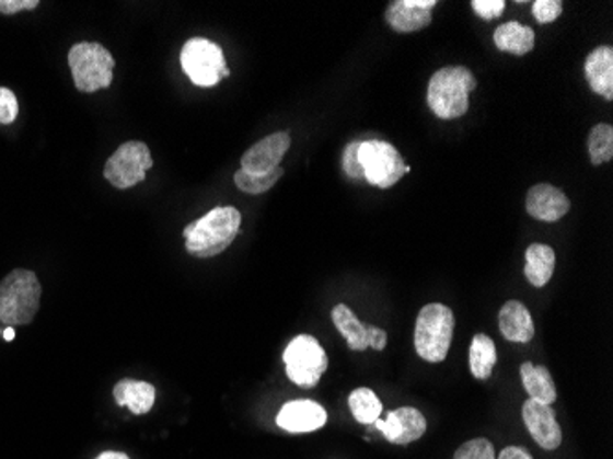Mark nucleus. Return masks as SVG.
Wrapping results in <instances>:
<instances>
[{
  "label": "nucleus",
  "instance_id": "obj_1",
  "mask_svg": "<svg viewBox=\"0 0 613 459\" xmlns=\"http://www.w3.org/2000/svg\"><path fill=\"white\" fill-rule=\"evenodd\" d=\"M241 230V211L219 206L184 228L186 252L195 257H213L224 252Z\"/></svg>",
  "mask_w": 613,
  "mask_h": 459
},
{
  "label": "nucleus",
  "instance_id": "obj_2",
  "mask_svg": "<svg viewBox=\"0 0 613 459\" xmlns=\"http://www.w3.org/2000/svg\"><path fill=\"white\" fill-rule=\"evenodd\" d=\"M43 287L35 273L15 268L0 279V322L7 328L28 325L39 312Z\"/></svg>",
  "mask_w": 613,
  "mask_h": 459
},
{
  "label": "nucleus",
  "instance_id": "obj_3",
  "mask_svg": "<svg viewBox=\"0 0 613 459\" xmlns=\"http://www.w3.org/2000/svg\"><path fill=\"white\" fill-rule=\"evenodd\" d=\"M476 85V78L466 67H444L428 83L426 102L438 118H461L469 111V96Z\"/></svg>",
  "mask_w": 613,
  "mask_h": 459
},
{
  "label": "nucleus",
  "instance_id": "obj_4",
  "mask_svg": "<svg viewBox=\"0 0 613 459\" xmlns=\"http://www.w3.org/2000/svg\"><path fill=\"white\" fill-rule=\"evenodd\" d=\"M455 318L450 307L428 303L415 322V352L426 363H443L454 336Z\"/></svg>",
  "mask_w": 613,
  "mask_h": 459
},
{
  "label": "nucleus",
  "instance_id": "obj_5",
  "mask_svg": "<svg viewBox=\"0 0 613 459\" xmlns=\"http://www.w3.org/2000/svg\"><path fill=\"white\" fill-rule=\"evenodd\" d=\"M113 54L100 43H78L69 51V67L76 89L85 94L108 89L113 83Z\"/></svg>",
  "mask_w": 613,
  "mask_h": 459
},
{
  "label": "nucleus",
  "instance_id": "obj_6",
  "mask_svg": "<svg viewBox=\"0 0 613 459\" xmlns=\"http://www.w3.org/2000/svg\"><path fill=\"white\" fill-rule=\"evenodd\" d=\"M181 65L184 74L194 85L216 87L222 78L230 76L221 46L206 37H192L182 46Z\"/></svg>",
  "mask_w": 613,
  "mask_h": 459
},
{
  "label": "nucleus",
  "instance_id": "obj_7",
  "mask_svg": "<svg viewBox=\"0 0 613 459\" xmlns=\"http://www.w3.org/2000/svg\"><path fill=\"white\" fill-rule=\"evenodd\" d=\"M358 162L362 168L363 181L381 190L395 186L412 170L404 162L403 154L398 153L397 148L384 140L360 142Z\"/></svg>",
  "mask_w": 613,
  "mask_h": 459
},
{
  "label": "nucleus",
  "instance_id": "obj_8",
  "mask_svg": "<svg viewBox=\"0 0 613 459\" xmlns=\"http://www.w3.org/2000/svg\"><path fill=\"white\" fill-rule=\"evenodd\" d=\"M284 363L287 377L296 386L314 388L322 379V375L327 371L329 358L314 336L300 335L296 336L294 341H290L285 349Z\"/></svg>",
  "mask_w": 613,
  "mask_h": 459
},
{
  "label": "nucleus",
  "instance_id": "obj_9",
  "mask_svg": "<svg viewBox=\"0 0 613 459\" xmlns=\"http://www.w3.org/2000/svg\"><path fill=\"white\" fill-rule=\"evenodd\" d=\"M153 168V157L148 146L138 140L122 144L103 168V176L118 190H129L143 182Z\"/></svg>",
  "mask_w": 613,
  "mask_h": 459
},
{
  "label": "nucleus",
  "instance_id": "obj_10",
  "mask_svg": "<svg viewBox=\"0 0 613 459\" xmlns=\"http://www.w3.org/2000/svg\"><path fill=\"white\" fill-rule=\"evenodd\" d=\"M522 417L529 434L544 450H557L563 445V431L551 404L529 399L523 403Z\"/></svg>",
  "mask_w": 613,
  "mask_h": 459
},
{
  "label": "nucleus",
  "instance_id": "obj_11",
  "mask_svg": "<svg viewBox=\"0 0 613 459\" xmlns=\"http://www.w3.org/2000/svg\"><path fill=\"white\" fill-rule=\"evenodd\" d=\"M290 142H292V140H290V135L289 133H285V130L268 135V137L263 138L259 142L254 144V146L243 154V159H241V170L246 171V173H252V175H265V173H270V171L281 165L285 153L289 151Z\"/></svg>",
  "mask_w": 613,
  "mask_h": 459
},
{
  "label": "nucleus",
  "instance_id": "obj_12",
  "mask_svg": "<svg viewBox=\"0 0 613 459\" xmlns=\"http://www.w3.org/2000/svg\"><path fill=\"white\" fill-rule=\"evenodd\" d=\"M375 426L393 445H409L425 436L428 423L419 410L414 406H403L388 412L386 420H377Z\"/></svg>",
  "mask_w": 613,
  "mask_h": 459
},
{
  "label": "nucleus",
  "instance_id": "obj_13",
  "mask_svg": "<svg viewBox=\"0 0 613 459\" xmlns=\"http://www.w3.org/2000/svg\"><path fill=\"white\" fill-rule=\"evenodd\" d=\"M276 423L279 428H284L289 434H309L319 431L327 423V412L316 401H309V399L289 401L279 410Z\"/></svg>",
  "mask_w": 613,
  "mask_h": 459
},
{
  "label": "nucleus",
  "instance_id": "obj_14",
  "mask_svg": "<svg viewBox=\"0 0 613 459\" xmlns=\"http://www.w3.org/2000/svg\"><path fill=\"white\" fill-rule=\"evenodd\" d=\"M436 0H397L386 10V21L398 34H412L430 26Z\"/></svg>",
  "mask_w": 613,
  "mask_h": 459
},
{
  "label": "nucleus",
  "instance_id": "obj_15",
  "mask_svg": "<svg viewBox=\"0 0 613 459\" xmlns=\"http://www.w3.org/2000/svg\"><path fill=\"white\" fill-rule=\"evenodd\" d=\"M569 208L571 203L568 195L551 184H536L531 187L525 199V210L536 221H560L568 214Z\"/></svg>",
  "mask_w": 613,
  "mask_h": 459
},
{
  "label": "nucleus",
  "instance_id": "obj_16",
  "mask_svg": "<svg viewBox=\"0 0 613 459\" xmlns=\"http://www.w3.org/2000/svg\"><path fill=\"white\" fill-rule=\"evenodd\" d=\"M585 74L591 91L613 100V50L612 46H599L586 57Z\"/></svg>",
  "mask_w": 613,
  "mask_h": 459
},
{
  "label": "nucleus",
  "instance_id": "obj_17",
  "mask_svg": "<svg viewBox=\"0 0 613 459\" xmlns=\"http://www.w3.org/2000/svg\"><path fill=\"white\" fill-rule=\"evenodd\" d=\"M498 325H500L501 335L506 336V341L517 342V344H529L533 341V318L522 301H507L498 314Z\"/></svg>",
  "mask_w": 613,
  "mask_h": 459
},
{
  "label": "nucleus",
  "instance_id": "obj_18",
  "mask_svg": "<svg viewBox=\"0 0 613 459\" xmlns=\"http://www.w3.org/2000/svg\"><path fill=\"white\" fill-rule=\"evenodd\" d=\"M113 395L118 406H126L131 414L143 415L153 409L157 390L143 380L122 379L114 386Z\"/></svg>",
  "mask_w": 613,
  "mask_h": 459
},
{
  "label": "nucleus",
  "instance_id": "obj_19",
  "mask_svg": "<svg viewBox=\"0 0 613 459\" xmlns=\"http://www.w3.org/2000/svg\"><path fill=\"white\" fill-rule=\"evenodd\" d=\"M555 263H557V255L550 244L533 243L525 250L523 274H525L529 284L540 289V287L550 284V279L553 278Z\"/></svg>",
  "mask_w": 613,
  "mask_h": 459
},
{
  "label": "nucleus",
  "instance_id": "obj_20",
  "mask_svg": "<svg viewBox=\"0 0 613 459\" xmlns=\"http://www.w3.org/2000/svg\"><path fill=\"white\" fill-rule=\"evenodd\" d=\"M520 377H522V385L529 393V399L544 404H553L557 401V386L551 377L550 369L523 363L520 366Z\"/></svg>",
  "mask_w": 613,
  "mask_h": 459
},
{
  "label": "nucleus",
  "instance_id": "obj_21",
  "mask_svg": "<svg viewBox=\"0 0 613 459\" xmlns=\"http://www.w3.org/2000/svg\"><path fill=\"white\" fill-rule=\"evenodd\" d=\"M495 45L500 51L512 56H525L534 48V32L531 26L509 21L496 28Z\"/></svg>",
  "mask_w": 613,
  "mask_h": 459
},
{
  "label": "nucleus",
  "instance_id": "obj_22",
  "mask_svg": "<svg viewBox=\"0 0 613 459\" xmlns=\"http://www.w3.org/2000/svg\"><path fill=\"white\" fill-rule=\"evenodd\" d=\"M333 323L336 330L347 341V346L351 352H366L370 344H368V330L366 323L358 320L357 314L346 306V303H338L331 312Z\"/></svg>",
  "mask_w": 613,
  "mask_h": 459
},
{
  "label": "nucleus",
  "instance_id": "obj_23",
  "mask_svg": "<svg viewBox=\"0 0 613 459\" xmlns=\"http://www.w3.org/2000/svg\"><path fill=\"white\" fill-rule=\"evenodd\" d=\"M496 363H498V352L496 344L490 336L485 333H477L471 342L469 349V366L471 374L477 380L490 379V375L495 371Z\"/></svg>",
  "mask_w": 613,
  "mask_h": 459
},
{
  "label": "nucleus",
  "instance_id": "obj_24",
  "mask_svg": "<svg viewBox=\"0 0 613 459\" xmlns=\"http://www.w3.org/2000/svg\"><path fill=\"white\" fill-rule=\"evenodd\" d=\"M349 410L358 423L375 425V421L381 420V399L377 398L375 391L370 388H357L349 395Z\"/></svg>",
  "mask_w": 613,
  "mask_h": 459
},
{
  "label": "nucleus",
  "instance_id": "obj_25",
  "mask_svg": "<svg viewBox=\"0 0 613 459\" xmlns=\"http://www.w3.org/2000/svg\"><path fill=\"white\" fill-rule=\"evenodd\" d=\"M588 153L591 164L602 165L613 159V127L610 124H599L591 129L588 137Z\"/></svg>",
  "mask_w": 613,
  "mask_h": 459
},
{
  "label": "nucleus",
  "instance_id": "obj_26",
  "mask_svg": "<svg viewBox=\"0 0 613 459\" xmlns=\"http://www.w3.org/2000/svg\"><path fill=\"white\" fill-rule=\"evenodd\" d=\"M281 176H284V168L281 165L270 171V173H265V175H252V173L239 170L233 175V182H235V186L241 192L251 193V195H262V193L268 192Z\"/></svg>",
  "mask_w": 613,
  "mask_h": 459
},
{
  "label": "nucleus",
  "instance_id": "obj_27",
  "mask_svg": "<svg viewBox=\"0 0 613 459\" xmlns=\"http://www.w3.org/2000/svg\"><path fill=\"white\" fill-rule=\"evenodd\" d=\"M454 459H496L495 445L485 437L471 439L455 450Z\"/></svg>",
  "mask_w": 613,
  "mask_h": 459
},
{
  "label": "nucleus",
  "instance_id": "obj_28",
  "mask_svg": "<svg viewBox=\"0 0 613 459\" xmlns=\"http://www.w3.org/2000/svg\"><path fill=\"white\" fill-rule=\"evenodd\" d=\"M533 15L540 24H550L563 15L560 0H536L533 2Z\"/></svg>",
  "mask_w": 613,
  "mask_h": 459
},
{
  "label": "nucleus",
  "instance_id": "obj_29",
  "mask_svg": "<svg viewBox=\"0 0 613 459\" xmlns=\"http://www.w3.org/2000/svg\"><path fill=\"white\" fill-rule=\"evenodd\" d=\"M19 102L15 92L0 87V124L10 125L18 119Z\"/></svg>",
  "mask_w": 613,
  "mask_h": 459
},
{
  "label": "nucleus",
  "instance_id": "obj_30",
  "mask_svg": "<svg viewBox=\"0 0 613 459\" xmlns=\"http://www.w3.org/2000/svg\"><path fill=\"white\" fill-rule=\"evenodd\" d=\"M358 146H360V142L347 144L344 154H342V168L351 181H363L362 168L358 162Z\"/></svg>",
  "mask_w": 613,
  "mask_h": 459
},
{
  "label": "nucleus",
  "instance_id": "obj_31",
  "mask_svg": "<svg viewBox=\"0 0 613 459\" xmlns=\"http://www.w3.org/2000/svg\"><path fill=\"white\" fill-rule=\"evenodd\" d=\"M471 7L479 18L493 21L504 15L507 4L504 0H472Z\"/></svg>",
  "mask_w": 613,
  "mask_h": 459
},
{
  "label": "nucleus",
  "instance_id": "obj_32",
  "mask_svg": "<svg viewBox=\"0 0 613 459\" xmlns=\"http://www.w3.org/2000/svg\"><path fill=\"white\" fill-rule=\"evenodd\" d=\"M39 4V0H0V13L15 15L19 12H32Z\"/></svg>",
  "mask_w": 613,
  "mask_h": 459
},
{
  "label": "nucleus",
  "instance_id": "obj_33",
  "mask_svg": "<svg viewBox=\"0 0 613 459\" xmlns=\"http://www.w3.org/2000/svg\"><path fill=\"white\" fill-rule=\"evenodd\" d=\"M368 330V344L373 347L375 352H384L388 344L386 331L377 328V325H366Z\"/></svg>",
  "mask_w": 613,
  "mask_h": 459
},
{
  "label": "nucleus",
  "instance_id": "obj_34",
  "mask_svg": "<svg viewBox=\"0 0 613 459\" xmlns=\"http://www.w3.org/2000/svg\"><path fill=\"white\" fill-rule=\"evenodd\" d=\"M500 459H533V456L522 447H507L500 452Z\"/></svg>",
  "mask_w": 613,
  "mask_h": 459
},
{
  "label": "nucleus",
  "instance_id": "obj_35",
  "mask_svg": "<svg viewBox=\"0 0 613 459\" xmlns=\"http://www.w3.org/2000/svg\"><path fill=\"white\" fill-rule=\"evenodd\" d=\"M96 459H131L127 454L114 452V450H107V452L100 454Z\"/></svg>",
  "mask_w": 613,
  "mask_h": 459
},
{
  "label": "nucleus",
  "instance_id": "obj_36",
  "mask_svg": "<svg viewBox=\"0 0 613 459\" xmlns=\"http://www.w3.org/2000/svg\"><path fill=\"white\" fill-rule=\"evenodd\" d=\"M2 336H4L8 342L13 341V338H15V330H13V328H8V330L2 331Z\"/></svg>",
  "mask_w": 613,
  "mask_h": 459
}]
</instances>
